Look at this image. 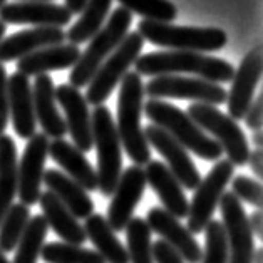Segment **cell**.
<instances>
[{
    "label": "cell",
    "mask_w": 263,
    "mask_h": 263,
    "mask_svg": "<svg viewBox=\"0 0 263 263\" xmlns=\"http://www.w3.org/2000/svg\"><path fill=\"white\" fill-rule=\"evenodd\" d=\"M188 116L203 131H208L233 166H245L250 156V144L241 127L228 114L218 111L215 106L193 102L188 107Z\"/></svg>",
    "instance_id": "52a82bcc"
},
{
    "label": "cell",
    "mask_w": 263,
    "mask_h": 263,
    "mask_svg": "<svg viewBox=\"0 0 263 263\" xmlns=\"http://www.w3.org/2000/svg\"><path fill=\"white\" fill-rule=\"evenodd\" d=\"M92 143L98 151V190L102 196H111L123 173V146L116 123L106 106H96L91 116Z\"/></svg>",
    "instance_id": "5b68a950"
},
{
    "label": "cell",
    "mask_w": 263,
    "mask_h": 263,
    "mask_svg": "<svg viewBox=\"0 0 263 263\" xmlns=\"http://www.w3.org/2000/svg\"><path fill=\"white\" fill-rule=\"evenodd\" d=\"M146 184L151 186L155 195L159 198L163 204V210L168 211L176 220H183L188 216L190 203L186 200L183 186L178 183V179L173 176L168 166L161 161H151L146 164L144 170Z\"/></svg>",
    "instance_id": "d6986e66"
},
{
    "label": "cell",
    "mask_w": 263,
    "mask_h": 263,
    "mask_svg": "<svg viewBox=\"0 0 263 263\" xmlns=\"http://www.w3.org/2000/svg\"><path fill=\"white\" fill-rule=\"evenodd\" d=\"M41 258L47 263H106L96 250L61 241L44 243Z\"/></svg>",
    "instance_id": "1f68e13d"
},
{
    "label": "cell",
    "mask_w": 263,
    "mask_h": 263,
    "mask_svg": "<svg viewBox=\"0 0 263 263\" xmlns=\"http://www.w3.org/2000/svg\"><path fill=\"white\" fill-rule=\"evenodd\" d=\"M9 91V116L12 118V126L18 138L30 139L35 134L37 121L34 112V99L32 87L27 76L21 72L12 74L7 79Z\"/></svg>",
    "instance_id": "ffe728a7"
},
{
    "label": "cell",
    "mask_w": 263,
    "mask_h": 263,
    "mask_svg": "<svg viewBox=\"0 0 263 263\" xmlns=\"http://www.w3.org/2000/svg\"><path fill=\"white\" fill-rule=\"evenodd\" d=\"M143 111L153 124L168 133L186 151H191L206 161H220L223 156L220 144L200 129L195 121L179 107L166 101L149 99L143 106Z\"/></svg>",
    "instance_id": "3957f363"
},
{
    "label": "cell",
    "mask_w": 263,
    "mask_h": 263,
    "mask_svg": "<svg viewBox=\"0 0 263 263\" xmlns=\"http://www.w3.org/2000/svg\"><path fill=\"white\" fill-rule=\"evenodd\" d=\"M153 260L156 263H184L181 256L163 240L153 243Z\"/></svg>",
    "instance_id": "f35d334b"
},
{
    "label": "cell",
    "mask_w": 263,
    "mask_h": 263,
    "mask_svg": "<svg viewBox=\"0 0 263 263\" xmlns=\"http://www.w3.org/2000/svg\"><path fill=\"white\" fill-rule=\"evenodd\" d=\"M131 22H133V14L127 12L126 9L118 7L112 12L107 24L92 37L91 44H89L84 52H81L79 61L76 62L72 72L69 76L70 86L81 89L91 82L94 74L101 67V64L124 41Z\"/></svg>",
    "instance_id": "8992f818"
},
{
    "label": "cell",
    "mask_w": 263,
    "mask_h": 263,
    "mask_svg": "<svg viewBox=\"0 0 263 263\" xmlns=\"http://www.w3.org/2000/svg\"><path fill=\"white\" fill-rule=\"evenodd\" d=\"M7 72L0 62V136L4 134L9 123V91H7Z\"/></svg>",
    "instance_id": "8d00e7d4"
},
{
    "label": "cell",
    "mask_w": 263,
    "mask_h": 263,
    "mask_svg": "<svg viewBox=\"0 0 263 263\" xmlns=\"http://www.w3.org/2000/svg\"><path fill=\"white\" fill-rule=\"evenodd\" d=\"M86 4H87V0H66V7L70 14H81L82 9L86 7Z\"/></svg>",
    "instance_id": "b9f144b4"
},
{
    "label": "cell",
    "mask_w": 263,
    "mask_h": 263,
    "mask_svg": "<svg viewBox=\"0 0 263 263\" xmlns=\"http://www.w3.org/2000/svg\"><path fill=\"white\" fill-rule=\"evenodd\" d=\"M66 42V32L57 27H35L2 39L0 42V62L18 61L35 50L61 46Z\"/></svg>",
    "instance_id": "44dd1931"
},
{
    "label": "cell",
    "mask_w": 263,
    "mask_h": 263,
    "mask_svg": "<svg viewBox=\"0 0 263 263\" xmlns=\"http://www.w3.org/2000/svg\"><path fill=\"white\" fill-rule=\"evenodd\" d=\"M42 181L49 191L78 220H86L94 213V201L87 191L59 170H46Z\"/></svg>",
    "instance_id": "cb8c5ba5"
},
{
    "label": "cell",
    "mask_w": 263,
    "mask_h": 263,
    "mask_svg": "<svg viewBox=\"0 0 263 263\" xmlns=\"http://www.w3.org/2000/svg\"><path fill=\"white\" fill-rule=\"evenodd\" d=\"M218 206L221 211V223L228 241V263H252L255 243L241 201L230 191L223 193Z\"/></svg>",
    "instance_id": "8fae6325"
},
{
    "label": "cell",
    "mask_w": 263,
    "mask_h": 263,
    "mask_svg": "<svg viewBox=\"0 0 263 263\" xmlns=\"http://www.w3.org/2000/svg\"><path fill=\"white\" fill-rule=\"evenodd\" d=\"M72 14L52 2H12L0 9V21L14 25H37V27H57L67 25Z\"/></svg>",
    "instance_id": "ac0fdd59"
},
{
    "label": "cell",
    "mask_w": 263,
    "mask_h": 263,
    "mask_svg": "<svg viewBox=\"0 0 263 263\" xmlns=\"http://www.w3.org/2000/svg\"><path fill=\"white\" fill-rule=\"evenodd\" d=\"M127 238V258L129 263H155L153 260V243H151V228L147 227L144 218L133 216L126 224Z\"/></svg>",
    "instance_id": "4dcf8cb0"
},
{
    "label": "cell",
    "mask_w": 263,
    "mask_h": 263,
    "mask_svg": "<svg viewBox=\"0 0 263 263\" xmlns=\"http://www.w3.org/2000/svg\"><path fill=\"white\" fill-rule=\"evenodd\" d=\"M35 121L42 127L44 134L52 139H62L67 133L66 121L61 116L55 104V87L49 74L37 76L32 87Z\"/></svg>",
    "instance_id": "7402d4cb"
},
{
    "label": "cell",
    "mask_w": 263,
    "mask_h": 263,
    "mask_svg": "<svg viewBox=\"0 0 263 263\" xmlns=\"http://www.w3.org/2000/svg\"><path fill=\"white\" fill-rule=\"evenodd\" d=\"M22 2H52V0H22Z\"/></svg>",
    "instance_id": "7dc6e473"
},
{
    "label": "cell",
    "mask_w": 263,
    "mask_h": 263,
    "mask_svg": "<svg viewBox=\"0 0 263 263\" xmlns=\"http://www.w3.org/2000/svg\"><path fill=\"white\" fill-rule=\"evenodd\" d=\"M49 155L66 171L64 175L82 186L86 191L98 190L96 170L87 161L84 153H81L72 143H67L66 139H52L49 143Z\"/></svg>",
    "instance_id": "603a6c76"
},
{
    "label": "cell",
    "mask_w": 263,
    "mask_h": 263,
    "mask_svg": "<svg viewBox=\"0 0 263 263\" xmlns=\"http://www.w3.org/2000/svg\"><path fill=\"white\" fill-rule=\"evenodd\" d=\"M138 34L144 41L171 50L215 52L227 46V32L216 27H186V25L141 21Z\"/></svg>",
    "instance_id": "277c9868"
},
{
    "label": "cell",
    "mask_w": 263,
    "mask_h": 263,
    "mask_svg": "<svg viewBox=\"0 0 263 263\" xmlns=\"http://www.w3.org/2000/svg\"><path fill=\"white\" fill-rule=\"evenodd\" d=\"M253 146H255V149H261V146H263V133L261 129L260 131H253Z\"/></svg>",
    "instance_id": "7bdbcfd3"
},
{
    "label": "cell",
    "mask_w": 263,
    "mask_h": 263,
    "mask_svg": "<svg viewBox=\"0 0 263 263\" xmlns=\"http://www.w3.org/2000/svg\"><path fill=\"white\" fill-rule=\"evenodd\" d=\"M111 4L112 0H87L86 7L81 12L79 21L66 34L69 44L79 46V44L91 41L104 25Z\"/></svg>",
    "instance_id": "f1b7e54d"
},
{
    "label": "cell",
    "mask_w": 263,
    "mask_h": 263,
    "mask_svg": "<svg viewBox=\"0 0 263 263\" xmlns=\"http://www.w3.org/2000/svg\"><path fill=\"white\" fill-rule=\"evenodd\" d=\"M248 164H250V168H252L253 175L256 176V179H260L261 175H263V151L261 149L250 151Z\"/></svg>",
    "instance_id": "ab89813d"
},
{
    "label": "cell",
    "mask_w": 263,
    "mask_h": 263,
    "mask_svg": "<svg viewBox=\"0 0 263 263\" xmlns=\"http://www.w3.org/2000/svg\"><path fill=\"white\" fill-rule=\"evenodd\" d=\"M39 204L42 208L44 220L47 221V227L52 228V232L57 236H61L64 243L82 245L87 240L84 227L50 191L41 193Z\"/></svg>",
    "instance_id": "484cf974"
},
{
    "label": "cell",
    "mask_w": 263,
    "mask_h": 263,
    "mask_svg": "<svg viewBox=\"0 0 263 263\" xmlns=\"http://www.w3.org/2000/svg\"><path fill=\"white\" fill-rule=\"evenodd\" d=\"M144 106V84L138 72H127L121 81L118 98L116 131L126 155L136 166L151 161V149L144 129L141 127V114Z\"/></svg>",
    "instance_id": "7a4b0ae2"
},
{
    "label": "cell",
    "mask_w": 263,
    "mask_h": 263,
    "mask_svg": "<svg viewBox=\"0 0 263 263\" xmlns=\"http://www.w3.org/2000/svg\"><path fill=\"white\" fill-rule=\"evenodd\" d=\"M261 47L256 46L245 55L240 67L235 70L232 78V89L227 94L228 116L233 121L245 118L250 104L253 102L255 89L261 78Z\"/></svg>",
    "instance_id": "9a60e30c"
},
{
    "label": "cell",
    "mask_w": 263,
    "mask_h": 263,
    "mask_svg": "<svg viewBox=\"0 0 263 263\" xmlns=\"http://www.w3.org/2000/svg\"><path fill=\"white\" fill-rule=\"evenodd\" d=\"M252 263H263V250H261V248H255L253 261H252Z\"/></svg>",
    "instance_id": "ee69618b"
},
{
    "label": "cell",
    "mask_w": 263,
    "mask_h": 263,
    "mask_svg": "<svg viewBox=\"0 0 263 263\" xmlns=\"http://www.w3.org/2000/svg\"><path fill=\"white\" fill-rule=\"evenodd\" d=\"M131 14H138L144 17V21L151 22H163V24H173V21L178 17L176 5L170 0H119Z\"/></svg>",
    "instance_id": "836d02e7"
},
{
    "label": "cell",
    "mask_w": 263,
    "mask_h": 263,
    "mask_svg": "<svg viewBox=\"0 0 263 263\" xmlns=\"http://www.w3.org/2000/svg\"><path fill=\"white\" fill-rule=\"evenodd\" d=\"M17 146L7 134L0 136V221L17 196Z\"/></svg>",
    "instance_id": "83f0119b"
},
{
    "label": "cell",
    "mask_w": 263,
    "mask_h": 263,
    "mask_svg": "<svg viewBox=\"0 0 263 263\" xmlns=\"http://www.w3.org/2000/svg\"><path fill=\"white\" fill-rule=\"evenodd\" d=\"M81 50L72 44H61V46L46 47L35 50L29 55L22 57L17 62V72L24 76H41L50 70H62L67 67H74L79 61Z\"/></svg>",
    "instance_id": "d4e9b609"
},
{
    "label": "cell",
    "mask_w": 263,
    "mask_h": 263,
    "mask_svg": "<svg viewBox=\"0 0 263 263\" xmlns=\"http://www.w3.org/2000/svg\"><path fill=\"white\" fill-rule=\"evenodd\" d=\"M49 138L44 133H35L27 139L24 155L17 164V195L25 206L39 203L41 184L49 156Z\"/></svg>",
    "instance_id": "7c38bea8"
},
{
    "label": "cell",
    "mask_w": 263,
    "mask_h": 263,
    "mask_svg": "<svg viewBox=\"0 0 263 263\" xmlns=\"http://www.w3.org/2000/svg\"><path fill=\"white\" fill-rule=\"evenodd\" d=\"M5 29H7V25H5L2 21H0V42H2L4 35H5Z\"/></svg>",
    "instance_id": "f6af8a7d"
},
{
    "label": "cell",
    "mask_w": 263,
    "mask_h": 263,
    "mask_svg": "<svg viewBox=\"0 0 263 263\" xmlns=\"http://www.w3.org/2000/svg\"><path fill=\"white\" fill-rule=\"evenodd\" d=\"M144 136L147 144H151L166 159L168 170L178 179V183L186 190H196V186L201 181V176L193 159L190 158L188 151L178 141L173 139L168 133L155 124L146 126Z\"/></svg>",
    "instance_id": "5bb4252c"
},
{
    "label": "cell",
    "mask_w": 263,
    "mask_h": 263,
    "mask_svg": "<svg viewBox=\"0 0 263 263\" xmlns=\"http://www.w3.org/2000/svg\"><path fill=\"white\" fill-rule=\"evenodd\" d=\"M0 263H12V261L7 258V256H5V253L0 252Z\"/></svg>",
    "instance_id": "bcb514c9"
},
{
    "label": "cell",
    "mask_w": 263,
    "mask_h": 263,
    "mask_svg": "<svg viewBox=\"0 0 263 263\" xmlns=\"http://www.w3.org/2000/svg\"><path fill=\"white\" fill-rule=\"evenodd\" d=\"M232 193L240 201L252 204L256 210L263 206V188L258 179H253L247 175H240L232 179Z\"/></svg>",
    "instance_id": "d590c367"
},
{
    "label": "cell",
    "mask_w": 263,
    "mask_h": 263,
    "mask_svg": "<svg viewBox=\"0 0 263 263\" xmlns=\"http://www.w3.org/2000/svg\"><path fill=\"white\" fill-rule=\"evenodd\" d=\"M243 119H245V124L248 129H252V131L261 129V126H263V96L261 94H258L253 99Z\"/></svg>",
    "instance_id": "74e56055"
},
{
    "label": "cell",
    "mask_w": 263,
    "mask_h": 263,
    "mask_svg": "<svg viewBox=\"0 0 263 263\" xmlns=\"http://www.w3.org/2000/svg\"><path fill=\"white\" fill-rule=\"evenodd\" d=\"M47 230V221L44 220L42 215L30 216L27 227H25L15 247V255L12 263H37L44 241H46Z\"/></svg>",
    "instance_id": "f546056e"
},
{
    "label": "cell",
    "mask_w": 263,
    "mask_h": 263,
    "mask_svg": "<svg viewBox=\"0 0 263 263\" xmlns=\"http://www.w3.org/2000/svg\"><path fill=\"white\" fill-rule=\"evenodd\" d=\"M139 76H178L195 74L196 78L215 84L230 82L235 74V67L220 57L206 55L188 50H168V52H149L139 55L134 62Z\"/></svg>",
    "instance_id": "6da1fadb"
},
{
    "label": "cell",
    "mask_w": 263,
    "mask_h": 263,
    "mask_svg": "<svg viewBox=\"0 0 263 263\" xmlns=\"http://www.w3.org/2000/svg\"><path fill=\"white\" fill-rule=\"evenodd\" d=\"M144 94L149 99H191L200 104L220 106L227 102V91L215 82L200 78H184V76H158L144 87Z\"/></svg>",
    "instance_id": "30bf717a"
},
{
    "label": "cell",
    "mask_w": 263,
    "mask_h": 263,
    "mask_svg": "<svg viewBox=\"0 0 263 263\" xmlns=\"http://www.w3.org/2000/svg\"><path fill=\"white\" fill-rule=\"evenodd\" d=\"M144 46V39L138 32H131L124 37V41L119 44L118 49L101 64L98 72L89 82L86 101L87 104L102 106V102L112 94L127 70L139 57L141 49Z\"/></svg>",
    "instance_id": "ba28073f"
},
{
    "label": "cell",
    "mask_w": 263,
    "mask_h": 263,
    "mask_svg": "<svg viewBox=\"0 0 263 263\" xmlns=\"http://www.w3.org/2000/svg\"><path fill=\"white\" fill-rule=\"evenodd\" d=\"M4 5H5V0H0V9H2Z\"/></svg>",
    "instance_id": "c3c4849f"
},
{
    "label": "cell",
    "mask_w": 263,
    "mask_h": 263,
    "mask_svg": "<svg viewBox=\"0 0 263 263\" xmlns=\"http://www.w3.org/2000/svg\"><path fill=\"white\" fill-rule=\"evenodd\" d=\"M206 241L201 255V263H228V241L223 223L211 220L203 230Z\"/></svg>",
    "instance_id": "e575fe53"
},
{
    "label": "cell",
    "mask_w": 263,
    "mask_h": 263,
    "mask_svg": "<svg viewBox=\"0 0 263 263\" xmlns=\"http://www.w3.org/2000/svg\"><path fill=\"white\" fill-rule=\"evenodd\" d=\"M146 223L153 233H158L164 243H168L181 256L184 263H201L203 250L200 243L190 233L188 228L183 227L179 220H176L166 210L159 206L151 208L147 211Z\"/></svg>",
    "instance_id": "e0dca14e"
},
{
    "label": "cell",
    "mask_w": 263,
    "mask_h": 263,
    "mask_svg": "<svg viewBox=\"0 0 263 263\" xmlns=\"http://www.w3.org/2000/svg\"><path fill=\"white\" fill-rule=\"evenodd\" d=\"M86 236L94 245L106 263H129L126 247L119 241L116 232L109 227L107 220L99 213H92L84 223Z\"/></svg>",
    "instance_id": "4316f807"
},
{
    "label": "cell",
    "mask_w": 263,
    "mask_h": 263,
    "mask_svg": "<svg viewBox=\"0 0 263 263\" xmlns=\"http://www.w3.org/2000/svg\"><path fill=\"white\" fill-rule=\"evenodd\" d=\"M146 190V176L143 166L133 164L119 176V181L112 191V200L107 210V223L114 232H123L133 218L141 198Z\"/></svg>",
    "instance_id": "4fadbf2b"
},
{
    "label": "cell",
    "mask_w": 263,
    "mask_h": 263,
    "mask_svg": "<svg viewBox=\"0 0 263 263\" xmlns=\"http://www.w3.org/2000/svg\"><path fill=\"white\" fill-rule=\"evenodd\" d=\"M235 166L228 159H220L210 170L206 178H203L196 186L193 200L188 208V230L190 233H201L206 224L213 220L215 210L227 190L228 183L233 179Z\"/></svg>",
    "instance_id": "9c48e42d"
},
{
    "label": "cell",
    "mask_w": 263,
    "mask_h": 263,
    "mask_svg": "<svg viewBox=\"0 0 263 263\" xmlns=\"http://www.w3.org/2000/svg\"><path fill=\"white\" fill-rule=\"evenodd\" d=\"M30 220V208L22 203H14L0 221V252L15 250L25 227Z\"/></svg>",
    "instance_id": "d6a6232c"
},
{
    "label": "cell",
    "mask_w": 263,
    "mask_h": 263,
    "mask_svg": "<svg viewBox=\"0 0 263 263\" xmlns=\"http://www.w3.org/2000/svg\"><path fill=\"white\" fill-rule=\"evenodd\" d=\"M248 227L250 232H252L253 236L256 238H263V215L261 210H255L252 216L248 218Z\"/></svg>",
    "instance_id": "60d3db41"
},
{
    "label": "cell",
    "mask_w": 263,
    "mask_h": 263,
    "mask_svg": "<svg viewBox=\"0 0 263 263\" xmlns=\"http://www.w3.org/2000/svg\"><path fill=\"white\" fill-rule=\"evenodd\" d=\"M55 102H59L66 114L67 133L72 138L74 146L81 153H89L92 149V127L91 112L86 98L79 92V89L70 84H62L55 87Z\"/></svg>",
    "instance_id": "2e32d148"
}]
</instances>
